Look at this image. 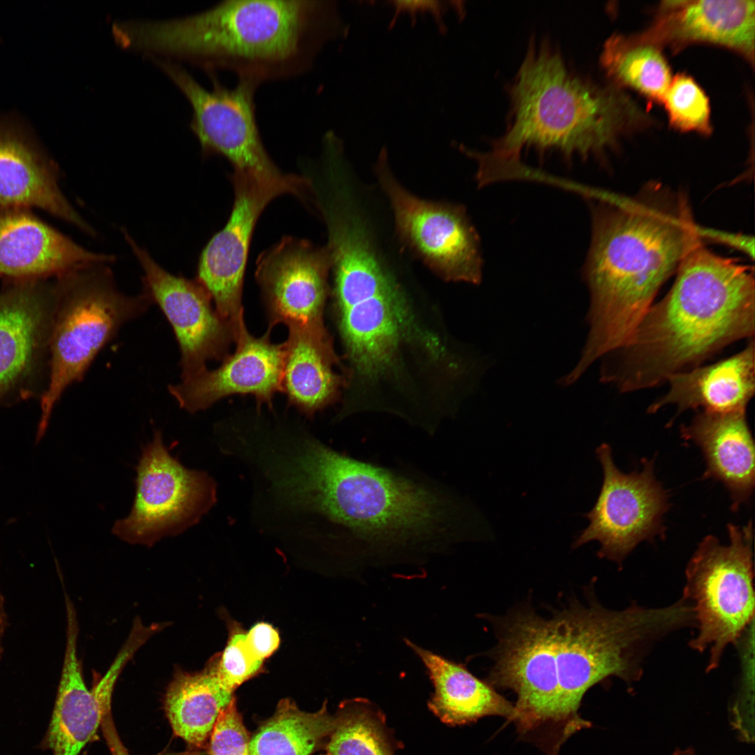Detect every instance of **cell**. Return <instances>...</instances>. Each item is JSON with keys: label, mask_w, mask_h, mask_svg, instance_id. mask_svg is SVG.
I'll return each instance as SVG.
<instances>
[{"label": "cell", "mask_w": 755, "mask_h": 755, "mask_svg": "<svg viewBox=\"0 0 755 755\" xmlns=\"http://www.w3.org/2000/svg\"><path fill=\"white\" fill-rule=\"evenodd\" d=\"M554 658L559 702L566 719L578 732L591 726L578 710L585 693L610 677L627 684L642 677V663L656 642L693 624L689 604L682 598L661 608L631 604L621 610L600 604H574L553 617Z\"/></svg>", "instance_id": "obj_6"}, {"label": "cell", "mask_w": 755, "mask_h": 755, "mask_svg": "<svg viewBox=\"0 0 755 755\" xmlns=\"http://www.w3.org/2000/svg\"><path fill=\"white\" fill-rule=\"evenodd\" d=\"M234 201L224 227L201 254L196 280L231 327L235 339L246 329L241 302L244 274L256 222L268 203L281 194L241 171L231 175Z\"/></svg>", "instance_id": "obj_16"}, {"label": "cell", "mask_w": 755, "mask_h": 755, "mask_svg": "<svg viewBox=\"0 0 755 755\" xmlns=\"http://www.w3.org/2000/svg\"><path fill=\"white\" fill-rule=\"evenodd\" d=\"M122 232L143 271L144 291L161 310L180 347L181 378L206 369L211 359L226 357L234 333L211 304V298L196 280L170 273L125 229Z\"/></svg>", "instance_id": "obj_15"}, {"label": "cell", "mask_w": 755, "mask_h": 755, "mask_svg": "<svg viewBox=\"0 0 755 755\" xmlns=\"http://www.w3.org/2000/svg\"><path fill=\"white\" fill-rule=\"evenodd\" d=\"M596 453L603 484L594 506L584 515L589 524L573 547L596 540L601 544L598 555L620 565L640 542L664 532L668 497L654 476L653 460L644 463L640 472L625 474L615 466L609 445L601 444Z\"/></svg>", "instance_id": "obj_14"}, {"label": "cell", "mask_w": 755, "mask_h": 755, "mask_svg": "<svg viewBox=\"0 0 755 755\" xmlns=\"http://www.w3.org/2000/svg\"><path fill=\"white\" fill-rule=\"evenodd\" d=\"M0 206L36 208L96 237L59 185V169L15 117L0 116Z\"/></svg>", "instance_id": "obj_20"}, {"label": "cell", "mask_w": 755, "mask_h": 755, "mask_svg": "<svg viewBox=\"0 0 755 755\" xmlns=\"http://www.w3.org/2000/svg\"><path fill=\"white\" fill-rule=\"evenodd\" d=\"M375 170L403 243L444 280L479 283L482 269L480 239L465 208L410 193L391 173L385 150L381 151Z\"/></svg>", "instance_id": "obj_13"}, {"label": "cell", "mask_w": 755, "mask_h": 755, "mask_svg": "<svg viewBox=\"0 0 755 755\" xmlns=\"http://www.w3.org/2000/svg\"><path fill=\"white\" fill-rule=\"evenodd\" d=\"M591 208L583 271L591 299L589 331L576 366L581 372L628 343L661 287L701 243L686 196L660 184Z\"/></svg>", "instance_id": "obj_3"}, {"label": "cell", "mask_w": 755, "mask_h": 755, "mask_svg": "<svg viewBox=\"0 0 755 755\" xmlns=\"http://www.w3.org/2000/svg\"><path fill=\"white\" fill-rule=\"evenodd\" d=\"M0 293V403L28 396L49 352L55 310L53 285L9 280Z\"/></svg>", "instance_id": "obj_18"}, {"label": "cell", "mask_w": 755, "mask_h": 755, "mask_svg": "<svg viewBox=\"0 0 755 755\" xmlns=\"http://www.w3.org/2000/svg\"><path fill=\"white\" fill-rule=\"evenodd\" d=\"M113 254L89 250L33 214L0 206V276L9 280L60 277Z\"/></svg>", "instance_id": "obj_23"}, {"label": "cell", "mask_w": 755, "mask_h": 755, "mask_svg": "<svg viewBox=\"0 0 755 755\" xmlns=\"http://www.w3.org/2000/svg\"><path fill=\"white\" fill-rule=\"evenodd\" d=\"M727 527L730 542L706 536L686 569L682 598L692 607L697 628L689 645L700 652L709 649L707 671L719 665L754 614L752 522Z\"/></svg>", "instance_id": "obj_10"}, {"label": "cell", "mask_w": 755, "mask_h": 755, "mask_svg": "<svg viewBox=\"0 0 755 755\" xmlns=\"http://www.w3.org/2000/svg\"><path fill=\"white\" fill-rule=\"evenodd\" d=\"M345 29L335 1L223 0L184 17L122 20L114 34L119 46L152 59L228 71L261 85L307 72Z\"/></svg>", "instance_id": "obj_2"}, {"label": "cell", "mask_w": 755, "mask_h": 755, "mask_svg": "<svg viewBox=\"0 0 755 755\" xmlns=\"http://www.w3.org/2000/svg\"><path fill=\"white\" fill-rule=\"evenodd\" d=\"M246 634L236 633L230 638L217 670L222 683L233 691L260 670L263 661L255 657L246 643Z\"/></svg>", "instance_id": "obj_34"}, {"label": "cell", "mask_w": 755, "mask_h": 755, "mask_svg": "<svg viewBox=\"0 0 755 755\" xmlns=\"http://www.w3.org/2000/svg\"><path fill=\"white\" fill-rule=\"evenodd\" d=\"M269 338L268 331L257 338L245 330L236 341L234 353L220 367L168 385L169 393L180 408L192 413L237 394H252L257 403L271 405L274 394L282 391L285 348Z\"/></svg>", "instance_id": "obj_22"}, {"label": "cell", "mask_w": 755, "mask_h": 755, "mask_svg": "<svg viewBox=\"0 0 755 755\" xmlns=\"http://www.w3.org/2000/svg\"><path fill=\"white\" fill-rule=\"evenodd\" d=\"M421 659L434 688L428 703L443 722L462 725L484 717L499 716L512 721L514 704L488 682L473 675L463 665L424 649L405 639Z\"/></svg>", "instance_id": "obj_27"}, {"label": "cell", "mask_w": 755, "mask_h": 755, "mask_svg": "<svg viewBox=\"0 0 755 755\" xmlns=\"http://www.w3.org/2000/svg\"><path fill=\"white\" fill-rule=\"evenodd\" d=\"M131 512L112 533L130 544L152 546L196 524L216 502V484L206 472L189 469L172 456L161 431L142 450Z\"/></svg>", "instance_id": "obj_12"}, {"label": "cell", "mask_w": 755, "mask_h": 755, "mask_svg": "<svg viewBox=\"0 0 755 755\" xmlns=\"http://www.w3.org/2000/svg\"><path fill=\"white\" fill-rule=\"evenodd\" d=\"M338 327L349 359L364 378L394 366L410 313L405 297L380 256L358 253L333 271Z\"/></svg>", "instance_id": "obj_11"}, {"label": "cell", "mask_w": 755, "mask_h": 755, "mask_svg": "<svg viewBox=\"0 0 755 755\" xmlns=\"http://www.w3.org/2000/svg\"><path fill=\"white\" fill-rule=\"evenodd\" d=\"M638 38L675 50L693 43L719 45L754 61L755 1H663Z\"/></svg>", "instance_id": "obj_21"}, {"label": "cell", "mask_w": 755, "mask_h": 755, "mask_svg": "<svg viewBox=\"0 0 755 755\" xmlns=\"http://www.w3.org/2000/svg\"><path fill=\"white\" fill-rule=\"evenodd\" d=\"M511 120L489 154L519 162L522 151H556L564 157H599L623 135L648 122L640 108L612 85L573 71L547 42L531 43L510 89Z\"/></svg>", "instance_id": "obj_5"}, {"label": "cell", "mask_w": 755, "mask_h": 755, "mask_svg": "<svg viewBox=\"0 0 755 755\" xmlns=\"http://www.w3.org/2000/svg\"><path fill=\"white\" fill-rule=\"evenodd\" d=\"M269 487L280 512L307 517L358 558L438 551L477 531V515L447 484L350 457L306 433L285 443Z\"/></svg>", "instance_id": "obj_1"}, {"label": "cell", "mask_w": 755, "mask_h": 755, "mask_svg": "<svg viewBox=\"0 0 755 755\" xmlns=\"http://www.w3.org/2000/svg\"><path fill=\"white\" fill-rule=\"evenodd\" d=\"M110 265L89 264L57 278L53 284L50 374L41 397L38 440L44 435L52 409L64 390L82 380L96 356L123 324L152 303L144 290L135 296L120 291Z\"/></svg>", "instance_id": "obj_7"}, {"label": "cell", "mask_w": 755, "mask_h": 755, "mask_svg": "<svg viewBox=\"0 0 755 755\" xmlns=\"http://www.w3.org/2000/svg\"><path fill=\"white\" fill-rule=\"evenodd\" d=\"M219 656L199 672L178 669L166 689L164 707L174 734L194 747L208 741L220 712L233 700V691L221 682Z\"/></svg>", "instance_id": "obj_28"}, {"label": "cell", "mask_w": 755, "mask_h": 755, "mask_svg": "<svg viewBox=\"0 0 755 755\" xmlns=\"http://www.w3.org/2000/svg\"><path fill=\"white\" fill-rule=\"evenodd\" d=\"M326 755H394L384 723L364 701L348 704L336 716Z\"/></svg>", "instance_id": "obj_31"}, {"label": "cell", "mask_w": 755, "mask_h": 755, "mask_svg": "<svg viewBox=\"0 0 755 755\" xmlns=\"http://www.w3.org/2000/svg\"><path fill=\"white\" fill-rule=\"evenodd\" d=\"M503 626L488 683L517 694L512 722L520 737L546 755H559L577 731L560 706L554 619L524 610Z\"/></svg>", "instance_id": "obj_8"}, {"label": "cell", "mask_w": 755, "mask_h": 755, "mask_svg": "<svg viewBox=\"0 0 755 755\" xmlns=\"http://www.w3.org/2000/svg\"><path fill=\"white\" fill-rule=\"evenodd\" d=\"M667 295L652 305L605 381L621 391L656 386L754 333L753 268L702 243L684 257ZM617 350V351H618Z\"/></svg>", "instance_id": "obj_4"}, {"label": "cell", "mask_w": 755, "mask_h": 755, "mask_svg": "<svg viewBox=\"0 0 755 755\" xmlns=\"http://www.w3.org/2000/svg\"><path fill=\"white\" fill-rule=\"evenodd\" d=\"M680 431L702 450L707 464L705 477L721 482L731 494L732 508H738L754 487V445L745 410L703 411Z\"/></svg>", "instance_id": "obj_24"}, {"label": "cell", "mask_w": 755, "mask_h": 755, "mask_svg": "<svg viewBox=\"0 0 755 755\" xmlns=\"http://www.w3.org/2000/svg\"><path fill=\"white\" fill-rule=\"evenodd\" d=\"M250 740L233 698L214 726L208 740L209 755H251Z\"/></svg>", "instance_id": "obj_33"}, {"label": "cell", "mask_w": 755, "mask_h": 755, "mask_svg": "<svg viewBox=\"0 0 755 755\" xmlns=\"http://www.w3.org/2000/svg\"><path fill=\"white\" fill-rule=\"evenodd\" d=\"M661 103L674 129L703 135L711 134L709 99L691 76L678 73L673 77Z\"/></svg>", "instance_id": "obj_32"}, {"label": "cell", "mask_w": 755, "mask_h": 755, "mask_svg": "<svg viewBox=\"0 0 755 755\" xmlns=\"http://www.w3.org/2000/svg\"><path fill=\"white\" fill-rule=\"evenodd\" d=\"M245 640L253 655L261 661L271 655L280 644L277 631L264 622L254 625L246 634Z\"/></svg>", "instance_id": "obj_35"}, {"label": "cell", "mask_w": 755, "mask_h": 755, "mask_svg": "<svg viewBox=\"0 0 755 755\" xmlns=\"http://www.w3.org/2000/svg\"><path fill=\"white\" fill-rule=\"evenodd\" d=\"M289 331L284 343L282 391L291 405L312 416L338 396L342 378L335 371L337 359L324 325Z\"/></svg>", "instance_id": "obj_26"}, {"label": "cell", "mask_w": 755, "mask_h": 755, "mask_svg": "<svg viewBox=\"0 0 755 755\" xmlns=\"http://www.w3.org/2000/svg\"><path fill=\"white\" fill-rule=\"evenodd\" d=\"M668 392L653 403V413L665 405L677 406L679 412L703 408L712 412L745 410L754 394V344L713 364L672 375Z\"/></svg>", "instance_id": "obj_25"}, {"label": "cell", "mask_w": 755, "mask_h": 755, "mask_svg": "<svg viewBox=\"0 0 755 755\" xmlns=\"http://www.w3.org/2000/svg\"><path fill=\"white\" fill-rule=\"evenodd\" d=\"M66 642L64 662L50 725L42 742L52 755H79L101 727L106 707L111 704L114 686L129 662L117 654L106 673L92 689L86 686L77 654L79 626L71 600L65 601Z\"/></svg>", "instance_id": "obj_19"}, {"label": "cell", "mask_w": 755, "mask_h": 755, "mask_svg": "<svg viewBox=\"0 0 755 755\" xmlns=\"http://www.w3.org/2000/svg\"><path fill=\"white\" fill-rule=\"evenodd\" d=\"M393 7L395 9V15L392 20V23L397 15L401 13H407L410 14V17L413 19L417 13L429 12L432 14L438 25L442 29L444 28V24L443 22V14L447 10V5H443V2L440 1H390Z\"/></svg>", "instance_id": "obj_36"}, {"label": "cell", "mask_w": 755, "mask_h": 755, "mask_svg": "<svg viewBox=\"0 0 755 755\" xmlns=\"http://www.w3.org/2000/svg\"><path fill=\"white\" fill-rule=\"evenodd\" d=\"M101 728L111 755H131L117 733L112 717L111 705L104 710Z\"/></svg>", "instance_id": "obj_37"}, {"label": "cell", "mask_w": 755, "mask_h": 755, "mask_svg": "<svg viewBox=\"0 0 755 755\" xmlns=\"http://www.w3.org/2000/svg\"><path fill=\"white\" fill-rule=\"evenodd\" d=\"M600 63L612 85L627 87L661 103L672 80L662 49L635 34H614L603 45Z\"/></svg>", "instance_id": "obj_29"}, {"label": "cell", "mask_w": 755, "mask_h": 755, "mask_svg": "<svg viewBox=\"0 0 755 755\" xmlns=\"http://www.w3.org/2000/svg\"><path fill=\"white\" fill-rule=\"evenodd\" d=\"M154 61L189 101L192 109L190 127L203 154L221 155L235 171L248 173L282 194L304 198L310 189V180L282 173L264 145L254 101L260 84L240 78L235 87H227L211 76L212 88L207 89L178 63Z\"/></svg>", "instance_id": "obj_9"}, {"label": "cell", "mask_w": 755, "mask_h": 755, "mask_svg": "<svg viewBox=\"0 0 755 755\" xmlns=\"http://www.w3.org/2000/svg\"><path fill=\"white\" fill-rule=\"evenodd\" d=\"M672 755H696L695 749L693 747H687L685 748H677L672 754Z\"/></svg>", "instance_id": "obj_39"}, {"label": "cell", "mask_w": 755, "mask_h": 755, "mask_svg": "<svg viewBox=\"0 0 755 755\" xmlns=\"http://www.w3.org/2000/svg\"><path fill=\"white\" fill-rule=\"evenodd\" d=\"M331 259L326 246L285 237L257 261L256 278L263 292L271 326L324 325Z\"/></svg>", "instance_id": "obj_17"}, {"label": "cell", "mask_w": 755, "mask_h": 755, "mask_svg": "<svg viewBox=\"0 0 755 755\" xmlns=\"http://www.w3.org/2000/svg\"><path fill=\"white\" fill-rule=\"evenodd\" d=\"M8 626V616L6 610L5 599L0 588V659L2 654V640Z\"/></svg>", "instance_id": "obj_38"}, {"label": "cell", "mask_w": 755, "mask_h": 755, "mask_svg": "<svg viewBox=\"0 0 755 755\" xmlns=\"http://www.w3.org/2000/svg\"><path fill=\"white\" fill-rule=\"evenodd\" d=\"M336 724L324 704L315 712L301 710L288 699L250 740L251 755H310L329 737Z\"/></svg>", "instance_id": "obj_30"}]
</instances>
